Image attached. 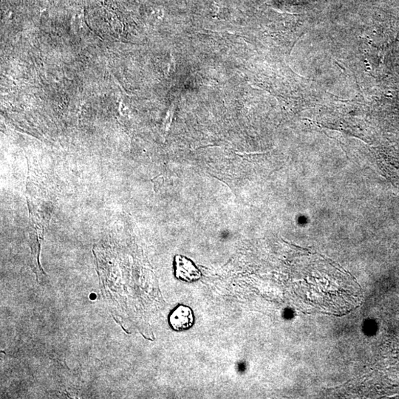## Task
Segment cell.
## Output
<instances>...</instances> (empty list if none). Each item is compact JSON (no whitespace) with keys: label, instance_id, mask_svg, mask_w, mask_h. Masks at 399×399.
<instances>
[{"label":"cell","instance_id":"cell-1","mask_svg":"<svg viewBox=\"0 0 399 399\" xmlns=\"http://www.w3.org/2000/svg\"><path fill=\"white\" fill-rule=\"evenodd\" d=\"M193 311L188 306L180 305L172 310L169 316V323L171 328L176 331L188 330L194 324Z\"/></svg>","mask_w":399,"mask_h":399},{"label":"cell","instance_id":"cell-2","mask_svg":"<svg viewBox=\"0 0 399 399\" xmlns=\"http://www.w3.org/2000/svg\"><path fill=\"white\" fill-rule=\"evenodd\" d=\"M175 276L176 278L192 282L198 281L201 278V274L194 263L188 258L181 255H177L174 260Z\"/></svg>","mask_w":399,"mask_h":399}]
</instances>
